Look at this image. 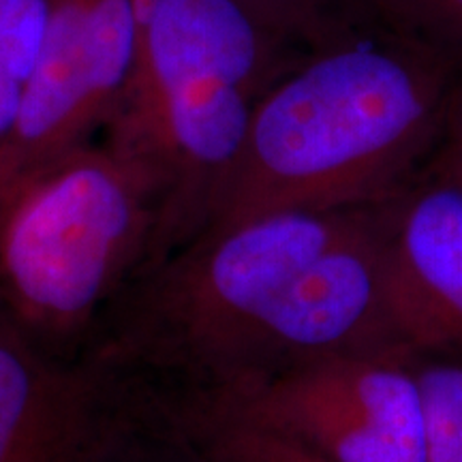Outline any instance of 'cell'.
<instances>
[{"mask_svg": "<svg viewBox=\"0 0 462 462\" xmlns=\"http://www.w3.org/2000/svg\"><path fill=\"white\" fill-rule=\"evenodd\" d=\"M390 201L201 231L131 281L82 357L137 392L221 394L351 351L402 346Z\"/></svg>", "mask_w": 462, "mask_h": 462, "instance_id": "cell-1", "label": "cell"}, {"mask_svg": "<svg viewBox=\"0 0 462 462\" xmlns=\"http://www.w3.org/2000/svg\"><path fill=\"white\" fill-rule=\"evenodd\" d=\"M159 198L106 143L75 150L0 201V315L78 360L116 298L154 257Z\"/></svg>", "mask_w": 462, "mask_h": 462, "instance_id": "cell-3", "label": "cell"}, {"mask_svg": "<svg viewBox=\"0 0 462 462\" xmlns=\"http://www.w3.org/2000/svg\"><path fill=\"white\" fill-rule=\"evenodd\" d=\"M426 462H462V357L415 356Z\"/></svg>", "mask_w": 462, "mask_h": 462, "instance_id": "cell-9", "label": "cell"}, {"mask_svg": "<svg viewBox=\"0 0 462 462\" xmlns=\"http://www.w3.org/2000/svg\"><path fill=\"white\" fill-rule=\"evenodd\" d=\"M146 430L178 462H323L193 394L142 392Z\"/></svg>", "mask_w": 462, "mask_h": 462, "instance_id": "cell-8", "label": "cell"}, {"mask_svg": "<svg viewBox=\"0 0 462 462\" xmlns=\"http://www.w3.org/2000/svg\"><path fill=\"white\" fill-rule=\"evenodd\" d=\"M287 31L300 34L315 48L340 34L385 20L379 0H236Z\"/></svg>", "mask_w": 462, "mask_h": 462, "instance_id": "cell-10", "label": "cell"}, {"mask_svg": "<svg viewBox=\"0 0 462 462\" xmlns=\"http://www.w3.org/2000/svg\"><path fill=\"white\" fill-rule=\"evenodd\" d=\"M3 319H5V317H3V315H0V321H3Z\"/></svg>", "mask_w": 462, "mask_h": 462, "instance_id": "cell-13", "label": "cell"}, {"mask_svg": "<svg viewBox=\"0 0 462 462\" xmlns=\"http://www.w3.org/2000/svg\"><path fill=\"white\" fill-rule=\"evenodd\" d=\"M142 430L129 385L0 321V462H120Z\"/></svg>", "mask_w": 462, "mask_h": 462, "instance_id": "cell-6", "label": "cell"}, {"mask_svg": "<svg viewBox=\"0 0 462 462\" xmlns=\"http://www.w3.org/2000/svg\"><path fill=\"white\" fill-rule=\"evenodd\" d=\"M394 328L415 356L462 357V193L418 178L390 204Z\"/></svg>", "mask_w": 462, "mask_h": 462, "instance_id": "cell-7", "label": "cell"}, {"mask_svg": "<svg viewBox=\"0 0 462 462\" xmlns=\"http://www.w3.org/2000/svg\"><path fill=\"white\" fill-rule=\"evenodd\" d=\"M420 178L448 184L462 193V78L454 86L437 146Z\"/></svg>", "mask_w": 462, "mask_h": 462, "instance_id": "cell-12", "label": "cell"}, {"mask_svg": "<svg viewBox=\"0 0 462 462\" xmlns=\"http://www.w3.org/2000/svg\"><path fill=\"white\" fill-rule=\"evenodd\" d=\"M176 462H178V460H176Z\"/></svg>", "mask_w": 462, "mask_h": 462, "instance_id": "cell-14", "label": "cell"}, {"mask_svg": "<svg viewBox=\"0 0 462 462\" xmlns=\"http://www.w3.org/2000/svg\"><path fill=\"white\" fill-rule=\"evenodd\" d=\"M379 11L462 78V0H379Z\"/></svg>", "mask_w": 462, "mask_h": 462, "instance_id": "cell-11", "label": "cell"}, {"mask_svg": "<svg viewBox=\"0 0 462 462\" xmlns=\"http://www.w3.org/2000/svg\"><path fill=\"white\" fill-rule=\"evenodd\" d=\"M193 396L323 462H426L415 354L402 346L326 356L221 394Z\"/></svg>", "mask_w": 462, "mask_h": 462, "instance_id": "cell-4", "label": "cell"}, {"mask_svg": "<svg viewBox=\"0 0 462 462\" xmlns=\"http://www.w3.org/2000/svg\"><path fill=\"white\" fill-rule=\"evenodd\" d=\"M458 79L388 20L310 51L259 101L201 231L268 212L398 198L429 163Z\"/></svg>", "mask_w": 462, "mask_h": 462, "instance_id": "cell-2", "label": "cell"}, {"mask_svg": "<svg viewBox=\"0 0 462 462\" xmlns=\"http://www.w3.org/2000/svg\"><path fill=\"white\" fill-rule=\"evenodd\" d=\"M137 39V0H51L20 114L0 146V201L106 133L129 90Z\"/></svg>", "mask_w": 462, "mask_h": 462, "instance_id": "cell-5", "label": "cell"}]
</instances>
